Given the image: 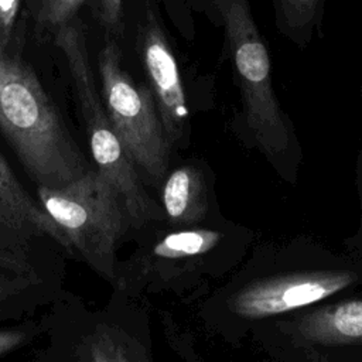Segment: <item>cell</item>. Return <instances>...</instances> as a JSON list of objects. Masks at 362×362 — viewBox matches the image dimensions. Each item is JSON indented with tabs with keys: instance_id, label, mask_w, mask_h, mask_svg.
Segmentation results:
<instances>
[{
	"instance_id": "cell-6",
	"label": "cell",
	"mask_w": 362,
	"mask_h": 362,
	"mask_svg": "<svg viewBox=\"0 0 362 362\" xmlns=\"http://www.w3.org/2000/svg\"><path fill=\"white\" fill-rule=\"evenodd\" d=\"M356 281L349 270H318L267 277L242 288L232 310L246 318H263L321 301Z\"/></svg>"
},
{
	"instance_id": "cell-8",
	"label": "cell",
	"mask_w": 362,
	"mask_h": 362,
	"mask_svg": "<svg viewBox=\"0 0 362 362\" xmlns=\"http://www.w3.org/2000/svg\"><path fill=\"white\" fill-rule=\"evenodd\" d=\"M296 338L315 345H362V300H346L310 311L293 324Z\"/></svg>"
},
{
	"instance_id": "cell-16",
	"label": "cell",
	"mask_w": 362,
	"mask_h": 362,
	"mask_svg": "<svg viewBox=\"0 0 362 362\" xmlns=\"http://www.w3.org/2000/svg\"><path fill=\"white\" fill-rule=\"evenodd\" d=\"M0 272L11 273L33 280L37 279V273L28 256H23L7 250H0Z\"/></svg>"
},
{
	"instance_id": "cell-20",
	"label": "cell",
	"mask_w": 362,
	"mask_h": 362,
	"mask_svg": "<svg viewBox=\"0 0 362 362\" xmlns=\"http://www.w3.org/2000/svg\"><path fill=\"white\" fill-rule=\"evenodd\" d=\"M27 338L21 329H0V356L18 348Z\"/></svg>"
},
{
	"instance_id": "cell-1",
	"label": "cell",
	"mask_w": 362,
	"mask_h": 362,
	"mask_svg": "<svg viewBox=\"0 0 362 362\" xmlns=\"http://www.w3.org/2000/svg\"><path fill=\"white\" fill-rule=\"evenodd\" d=\"M0 130L38 185L62 187L89 168L33 69L1 44Z\"/></svg>"
},
{
	"instance_id": "cell-5",
	"label": "cell",
	"mask_w": 362,
	"mask_h": 362,
	"mask_svg": "<svg viewBox=\"0 0 362 362\" xmlns=\"http://www.w3.org/2000/svg\"><path fill=\"white\" fill-rule=\"evenodd\" d=\"M98 68L106 116L129 157L150 178L167 171L171 144L163 129L150 88L137 85L122 65L120 49L109 41L100 49Z\"/></svg>"
},
{
	"instance_id": "cell-19",
	"label": "cell",
	"mask_w": 362,
	"mask_h": 362,
	"mask_svg": "<svg viewBox=\"0 0 362 362\" xmlns=\"http://www.w3.org/2000/svg\"><path fill=\"white\" fill-rule=\"evenodd\" d=\"M123 0H99V13L109 31H117L122 23Z\"/></svg>"
},
{
	"instance_id": "cell-9",
	"label": "cell",
	"mask_w": 362,
	"mask_h": 362,
	"mask_svg": "<svg viewBox=\"0 0 362 362\" xmlns=\"http://www.w3.org/2000/svg\"><path fill=\"white\" fill-rule=\"evenodd\" d=\"M0 206L30 226L40 238H51L71 250V242L52 218L37 204L18 182L13 170L0 154Z\"/></svg>"
},
{
	"instance_id": "cell-11",
	"label": "cell",
	"mask_w": 362,
	"mask_h": 362,
	"mask_svg": "<svg viewBox=\"0 0 362 362\" xmlns=\"http://www.w3.org/2000/svg\"><path fill=\"white\" fill-rule=\"evenodd\" d=\"M78 359L90 362H140L147 361L148 355L124 331L100 325L79 345Z\"/></svg>"
},
{
	"instance_id": "cell-10",
	"label": "cell",
	"mask_w": 362,
	"mask_h": 362,
	"mask_svg": "<svg viewBox=\"0 0 362 362\" xmlns=\"http://www.w3.org/2000/svg\"><path fill=\"white\" fill-rule=\"evenodd\" d=\"M163 206L173 223L191 225L202 221L208 201L201 171L191 165L174 170L163 188Z\"/></svg>"
},
{
	"instance_id": "cell-13",
	"label": "cell",
	"mask_w": 362,
	"mask_h": 362,
	"mask_svg": "<svg viewBox=\"0 0 362 362\" xmlns=\"http://www.w3.org/2000/svg\"><path fill=\"white\" fill-rule=\"evenodd\" d=\"M221 239V235L209 229L178 230L164 236L153 253L161 259H182L202 255L211 250Z\"/></svg>"
},
{
	"instance_id": "cell-4",
	"label": "cell",
	"mask_w": 362,
	"mask_h": 362,
	"mask_svg": "<svg viewBox=\"0 0 362 362\" xmlns=\"http://www.w3.org/2000/svg\"><path fill=\"white\" fill-rule=\"evenodd\" d=\"M214 3L225 27L247 126L269 157H280L290 147V130L273 92L269 52L249 1L214 0Z\"/></svg>"
},
{
	"instance_id": "cell-18",
	"label": "cell",
	"mask_w": 362,
	"mask_h": 362,
	"mask_svg": "<svg viewBox=\"0 0 362 362\" xmlns=\"http://www.w3.org/2000/svg\"><path fill=\"white\" fill-rule=\"evenodd\" d=\"M31 283H34L33 279L0 272V307L11 297L20 294Z\"/></svg>"
},
{
	"instance_id": "cell-12",
	"label": "cell",
	"mask_w": 362,
	"mask_h": 362,
	"mask_svg": "<svg viewBox=\"0 0 362 362\" xmlns=\"http://www.w3.org/2000/svg\"><path fill=\"white\" fill-rule=\"evenodd\" d=\"M324 0H274L277 24L297 42L310 38L318 24Z\"/></svg>"
},
{
	"instance_id": "cell-17",
	"label": "cell",
	"mask_w": 362,
	"mask_h": 362,
	"mask_svg": "<svg viewBox=\"0 0 362 362\" xmlns=\"http://www.w3.org/2000/svg\"><path fill=\"white\" fill-rule=\"evenodd\" d=\"M20 0H0V44L8 47L17 21Z\"/></svg>"
},
{
	"instance_id": "cell-3",
	"label": "cell",
	"mask_w": 362,
	"mask_h": 362,
	"mask_svg": "<svg viewBox=\"0 0 362 362\" xmlns=\"http://www.w3.org/2000/svg\"><path fill=\"white\" fill-rule=\"evenodd\" d=\"M55 42L64 52L72 75L96 170L119 192L132 226L139 228L148 221L160 219L158 206L144 191L136 165L102 106L81 30L74 23L61 25L57 28Z\"/></svg>"
},
{
	"instance_id": "cell-7",
	"label": "cell",
	"mask_w": 362,
	"mask_h": 362,
	"mask_svg": "<svg viewBox=\"0 0 362 362\" xmlns=\"http://www.w3.org/2000/svg\"><path fill=\"white\" fill-rule=\"evenodd\" d=\"M139 48L167 140L171 146L182 143L188 127L185 92L175 55L153 10L141 25Z\"/></svg>"
},
{
	"instance_id": "cell-2",
	"label": "cell",
	"mask_w": 362,
	"mask_h": 362,
	"mask_svg": "<svg viewBox=\"0 0 362 362\" xmlns=\"http://www.w3.org/2000/svg\"><path fill=\"white\" fill-rule=\"evenodd\" d=\"M41 208L99 274L116 279V246L130 225L116 188L96 170L62 187L38 185Z\"/></svg>"
},
{
	"instance_id": "cell-15",
	"label": "cell",
	"mask_w": 362,
	"mask_h": 362,
	"mask_svg": "<svg viewBox=\"0 0 362 362\" xmlns=\"http://www.w3.org/2000/svg\"><path fill=\"white\" fill-rule=\"evenodd\" d=\"M83 3L85 0H38V21L57 30L75 18Z\"/></svg>"
},
{
	"instance_id": "cell-14",
	"label": "cell",
	"mask_w": 362,
	"mask_h": 362,
	"mask_svg": "<svg viewBox=\"0 0 362 362\" xmlns=\"http://www.w3.org/2000/svg\"><path fill=\"white\" fill-rule=\"evenodd\" d=\"M40 238L30 226L0 206V250L28 256L30 242Z\"/></svg>"
}]
</instances>
